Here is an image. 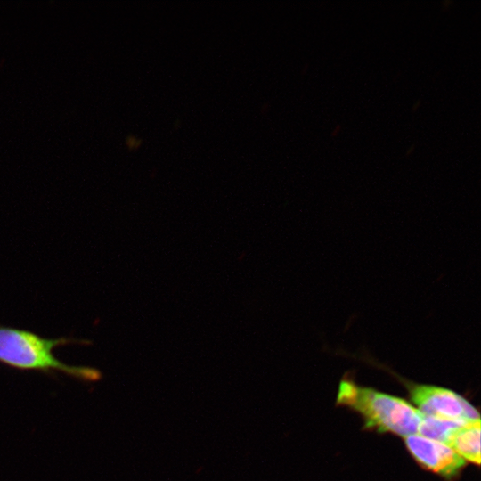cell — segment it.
<instances>
[{
  "mask_svg": "<svg viewBox=\"0 0 481 481\" xmlns=\"http://www.w3.org/2000/svg\"><path fill=\"white\" fill-rule=\"evenodd\" d=\"M78 344L89 346L87 339L61 337L48 338L27 330L0 324V363L21 371H37L48 376L62 373L82 382L102 379L99 370L85 365L68 364L54 355L60 346Z\"/></svg>",
  "mask_w": 481,
  "mask_h": 481,
  "instance_id": "1",
  "label": "cell"
},
{
  "mask_svg": "<svg viewBox=\"0 0 481 481\" xmlns=\"http://www.w3.org/2000/svg\"><path fill=\"white\" fill-rule=\"evenodd\" d=\"M337 404L358 412L363 419L365 428L403 437L418 434L423 417L416 407L404 399L359 386L347 377L339 383Z\"/></svg>",
  "mask_w": 481,
  "mask_h": 481,
  "instance_id": "2",
  "label": "cell"
},
{
  "mask_svg": "<svg viewBox=\"0 0 481 481\" xmlns=\"http://www.w3.org/2000/svg\"><path fill=\"white\" fill-rule=\"evenodd\" d=\"M417 409L424 415L459 421L480 420L477 410L456 392L434 385L402 380Z\"/></svg>",
  "mask_w": 481,
  "mask_h": 481,
  "instance_id": "3",
  "label": "cell"
},
{
  "mask_svg": "<svg viewBox=\"0 0 481 481\" xmlns=\"http://www.w3.org/2000/svg\"><path fill=\"white\" fill-rule=\"evenodd\" d=\"M412 456L425 469L452 478L465 466L466 461L449 446L419 434L404 437Z\"/></svg>",
  "mask_w": 481,
  "mask_h": 481,
  "instance_id": "4",
  "label": "cell"
},
{
  "mask_svg": "<svg viewBox=\"0 0 481 481\" xmlns=\"http://www.w3.org/2000/svg\"><path fill=\"white\" fill-rule=\"evenodd\" d=\"M465 461L480 464V420L462 423L451 436L447 444Z\"/></svg>",
  "mask_w": 481,
  "mask_h": 481,
  "instance_id": "5",
  "label": "cell"
},
{
  "mask_svg": "<svg viewBox=\"0 0 481 481\" xmlns=\"http://www.w3.org/2000/svg\"><path fill=\"white\" fill-rule=\"evenodd\" d=\"M464 422L468 421L445 420L423 414L418 434L446 445L454 430Z\"/></svg>",
  "mask_w": 481,
  "mask_h": 481,
  "instance_id": "6",
  "label": "cell"
}]
</instances>
